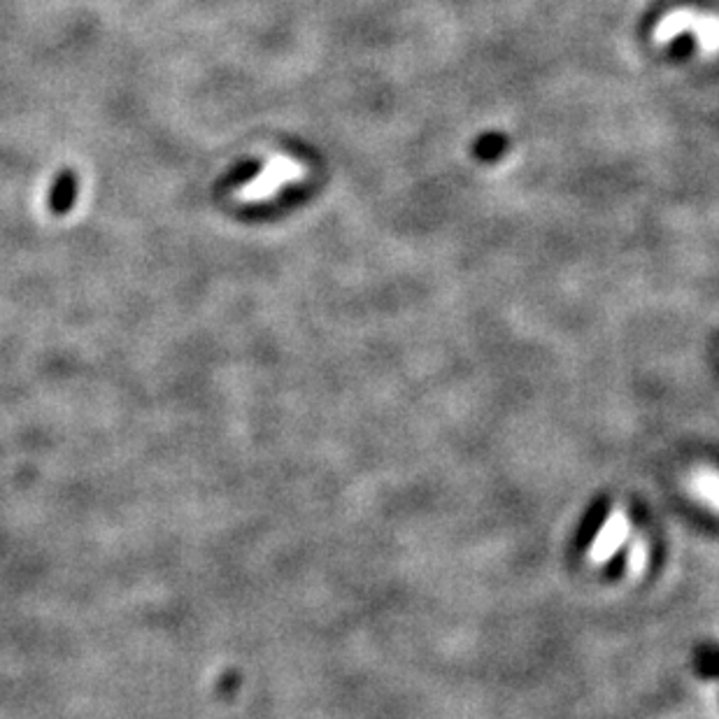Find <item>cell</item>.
<instances>
[{
  "label": "cell",
  "instance_id": "6da1fadb",
  "mask_svg": "<svg viewBox=\"0 0 719 719\" xmlns=\"http://www.w3.org/2000/svg\"><path fill=\"white\" fill-rule=\"evenodd\" d=\"M305 175H308V168L301 161L289 159V156H273V159H268L266 168L261 170V175H256L238 191V198L245 203H261L275 196L287 184L303 180Z\"/></svg>",
  "mask_w": 719,
  "mask_h": 719
},
{
  "label": "cell",
  "instance_id": "7a4b0ae2",
  "mask_svg": "<svg viewBox=\"0 0 719 719\" xmlns=\"http://www.w3.org/2000/svg\"><path fill=\"white\" fill-rule=\"evenodd\" d=\"M629 538H631L629 512L624 508H615L603 522L599 533H596L594 543L589 545L587 552L589 561H592L594 566L608 564V561L619 552V547H622Z\"/></svg>",
  "mask_w": 719,
  "mask_h": 719
},
{
  "label": "cell",
  "instance_id": "3957f363",
  "mask_svg": "<svg viewBox=\"0 0 719 719\" xmlns=\"http://www.w3.org/2000/svg\"><path fill=\"white\" fill-rule=\"evenodd\" d=\"M689 489H692V494L699 498L701 503H706L710 510L719 512V471L717 468H696V471L689 475Z\"/></svg>",
  "mask_w": 719,
  "mask_h": 719
},
{
  "label": "cell",
  "instance_id": "277c9868",
  "mask_svg": "<svg viewBox=\"0 0 719 719\" xmlns=\"http://www.w3.org/2000/svg\"><path fill=\"white\" fill-rule=\"evenodd\" d=\"M689 31H692L696 42H699L701 54L715 56L719 52V17L717 14L696 12Z\"/></svg>",
  "mask_w": 719,
  "mask_h": 719
},
{
  "label": "cell",
  "instance_id": "5b68a950",
  "mask_svg": "<svg viewBox=\"0 0 719 719\" xmlns=\"http://www.w3.org/2000/svg\"><path fill=\"white\" fill-rule=\"evenodd\" d=\"M694 14L696 10H675L671 14H666V17L657 24V28H654V42L666 45V42H671L678 38V35L689 31V26H692L694 21Z\"/></svg>",
  "mask_w": 719,
  "mask_h": 719
},
{
  "label": "cell",
  "instance_id": "8992f818",
  "mask_svg": "<svg viewBox=\"0 0 719 719\" xmlns=\"http://www.w3.org/2000/svg\"><path fill=\"white\" fill-rule=\"evenodd\" d=\"M647 561H650V547H647L643 538H636L629 550V559H626V566H629L631 575L643 573L647 568Z\"/></svg>",
  "mask_w": 719,
  "mask_h": 719
}]
</instances>
